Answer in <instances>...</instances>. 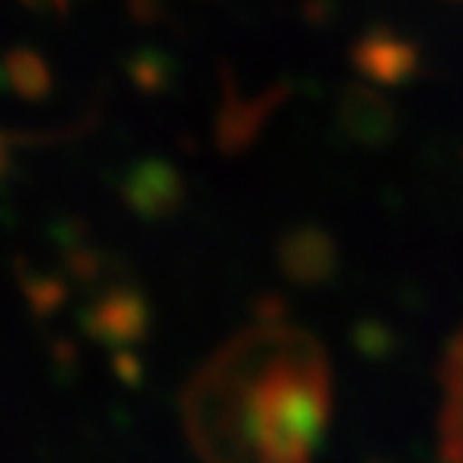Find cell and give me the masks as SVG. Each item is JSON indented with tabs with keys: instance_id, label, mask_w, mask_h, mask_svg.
I'll list each match as a JSON object with an SVG mask.
<instances>
[{
	"instance_id": "cell-1",
	"label": "cell",
	"mask_w": 463,
	"mask_h": 463,
	"mask_svg": "<svg viewBox=\"0 0 463 463\" xmlns=\"http://www.w3.org/2000/svg\"><path fill=\"white\" fill-rule=\"evenodd\" d=\"M438 463H463V332L441 364L438 386Z\"/></svg>"
}]
</instances>
